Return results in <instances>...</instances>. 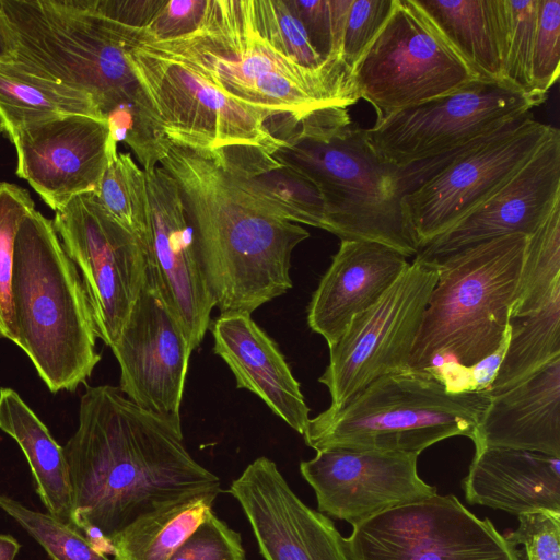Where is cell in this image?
<instances>
[{"mask_svg":"<svg viewBox=\"0 0 560 560\" xmlns=\"http://www.w3.org/2000/svg\"><path fill=\"white\" fill-rule=\"evenodd\" d=\"M144 176L148 270L194 351L210 326L214 300L176 180L162 165L144 171Z\"/></svg>","mask_w":560,"mask_h":560,"instance_id":"16","label":"cell"},{"mask_svg":"<svg viewBox=\"0 0 560 560\" xmlns=\"http://www.w3.org/2000/svg\"><path fill=\"white\" fill-rule=\"evenodd\" d=\"M527 237L509 234L434 259L438 280L409 371L422 373L445 362L472 366L500 346L511 326Z\"/></svg>","mask_w":560,"mask_h":560,"instance_id":"6","label":"cell"},{"mask_svg":"<svg viewBox=\"0 0 560 560\" xmlns=\"http://www.w3.org/2000/svg\"><path fill=\"white\" fill-rule=\"evenodd\" d=\"M560 284V203L527 237L520 282L511 307V322L544 305Z\"/></svg>","mask_w":560,"mask_h":560,"instance_id":"31","label":"cell"},{"mask_svg":"<svg viewBox=\"0 0 560 560\" xmlns=\"http://www.w3.org/2000/svg\"><path fill=\"white\" fill-rule=\"evenodd\" d=\"M63 448L71 520L112 538L159 504L221 490L184 443L180 415L147 410L112 385L86 386L79 424Z\"/></svg>","mask_w":560,"mask_h":560,"instance_id":"1","label":"cell"},{"mask_svg":"<svg viewBox=\"0 0 560 560\" xmlns=\"http://www.w3.org/2000/svg\"><path fill=\"white\" fill-rule=\"evenodd\" d=\"M3 130H4V128H3V124H2V120H1V118H0V133H1Z\"/></svg>","mask_w":560,"mask_h":560,"instance_id":"48","label":"cell"},{"mask_svg":"<svg viewBox=\"0 0 560 560\" xmlns=\"http://www.w3.org/2000/svg\"><path fill=\"white\" fill-rule=\"evenodd\" d=\"M220 492L178 497L140 515L112 538L115 560H167L212 511Z\"/></svg>","mask_w":560,"mask_h":560,"instance_id":"28","label":"cell"},{"mask_svg":"<svg viewBox=\"0 0 560 560\" xmlns=\"http://www.w3.org/2000/svg\"><path fill=\"white\" fill-rule=\"evenodd\" d=\"M466 501L514 515L560 513V457L502 447L476 450L462 480Z\"/></svg>","mask_w":560,"mask_h":560,"instance_id":"25","label":"cell"},{"mask_svg":"<svg viewBox=\"0 0 560 560\" xmlns=\"http://www.w3.org/2000/svg\"><path fill=\"white\" fill-rule=\"evenodd\" d=\"M213 351L247 389L290 428L303 435L310 420L300 383L277 343L250 314L219 315L212 326Z\"/></svg>","mask_w":560,"mask_h":560,"instance_id":"23","label":"cell"},{"mask_svg":"<svg viewBox=\"0 0 560 560\" xmlns=\"http://www.w3.org/2000/svg\"><path fill=\"white\" fill-rule=\"evenodd\" d=\"M510 335L511 326L505 332L500 346L491 354L483 358L475 365L468 366L472 392L487 393L492 385L506 351Z\"/></svg>","mask_w":560,"mask_h":560,"instance_id":"44","label":"cell"},{"mask_svg":"<svg viewBox=\"0 0 560 560\" xmlns=\"http://www.w3.org/2000/svg\"><path fill=\"white\" fill-rule=\"evenodd\" d=\"M52 225L81 276L97 338L110 348L144 285L145 247L104 209L94 191L57 210Z\"/></svg>","mask_w":560,"mask_h":560,"instance_id":"14","label":"cell"},{"mask_svg":"<svg viewBox=\"0 0 560 560\" xmlns=\"http://www.w3.org/2000/svg\"><path fill=\"white\" fill-rule=\"evenodd\" d=\"M515 320L489 395L509 389L560 357V284L541 307Z\"/></svg>","mask_w":560,"mask_h":560,"instance_id":"30","label":"cell"},{"mask_svg":"<svg viewBox=\"0 0 560 560\" xmlns=\"http://www.w3.org/2000/svg\"><path fill=\"white\" fill-rule=\"evenodd\" d=\"M477 78L413 0L393 10L351 72L359 98L377 118L450 94Z\"/></svg>","mask_w":560,"mask_h":560,"instance_id":"11","label":"cell"},{"mask_svg":"<svg viewBox=\"0 0 560 560\" xmlns=\"http://www.w3.org/2000/svg\"><path fill=\"white\" fill-rule=\"evenodd\" d=\"M33 209L34 201L27 190L0 183V338L15 342L11 281L14 242L21 220Z\"/></svg>","mask_w":560,"mask_h":560,"instance_id":"36","label":"cell"},{"mask_svg":"<svg viewBox=\"0 0 560 560\" xmlns=\"http://www.w3.org/2000/svg\"><path fill=\"white\" fill-rule=\"evenodd\" d=\"M16 175L55 212L73 197L96 191L118 152L106 120L72 114L19 127L10 135Z\"/></svg>","mask_w":560,"mask_h":560,"instance_id":"18","label":"cell"},{"mask_svg":"<svg viewBox=\"0 0 560 560\" xmlns=\"http://www.w3.org/2000/svg\"><path fill=\"white\" fill-rule=\"evenodd\" d=\"M518 526L505 538L523 546L525 560H560V513L540 510L517 515Z\"/></svg>","mask_w":560,"mask_h":560,"instance_id":"41","label":"cell"},{"mask_svg":"<svg viewBox=\"0 0 560 560\" xmlns=\"http://www.w3.org/2000/svg\"><path fill=\"white\" fill-rule=\"evenodd\" d=\"M544 101L504 82L476 79L376 120L365 133L384 163L412 164L413 177L425 182Z\"/></svg>","mask_w":560,"mask_h":560,"instance_id":"9","label":"cell"},{"mask_svg":"<svg viewBox=\"0 0 560 560\" xmlns=\"http://www.w3.org/2000/svg\"><path fill=\"white\" fill-rule=\"evenodd\" d=\"M0 429L21 447L48 514L73 527L71 486L63 448L18 392L0 388Z\"/></svg>","mask_w":560,"mask_h":560,"instance_id":"27","label":"cell"},{"mask_svg":"<svg viewBox=\"0 0 560 560\" xmlns=\"http://www.w3.org/2000/svg\"><path fill=\"white\" fill-rule=\"evenodd\" d=\"M14 44L10 30L0 8V62L10 61L13 58Z\"/></svg>","mask_w":560,"mask_h":560,"instance_id":"46","label":"cell"},{"mask_svg":"<svg viewBox=\"0 0 560 560\" xmlns=\"http://www.w3.org/2000/svg\"><path fill=\"white\" fill-rule=\"evenodd\" d=\"M489 394L450 393L411 371L381 376L341 407L310 418L304 442L328 448L420 454L452 436L475 438Z\"/></svg>","mask_w":560,"mask_h":560,"instance_id":"7","label":"cell"},{"mask_svg":"<svg viewBox=\"0 0 560 560\" xmlns=\"http://www.w3.org/2000/svg\"><path fill=\"white\" fill-rule=\"evenodd\" d=\"M560 0H539L532 57L533 94L545 98L559 78Z\"/></svg>","mask_w":560,"mask_h":560,"instance_id":"37","label":"cell"},{"mask_svg":"<svg viewBox=\"0 0 560 560\" xmlns=\"http://www.w3.org/2000/svg\"><path fill=\"white\" fill-rule=\"evenodd\" d=\"M142 44L187 63L232 98L276 114L281 138L359 100L350 73L308 70L278 52L257 28L252 0H209L194 33Z\"/></svg>","mask_w":560,"mask_h":560,"instance_id":"4","label":"cell"},{"mask_svg":"<svg viewBox=\"0 0 560 560\" xmlns=\"http://www.w3.org/2000/svg\"><path fill=\"white\" fill-rule=\"evenodd\" d=\"M256 26L282 56L313 71L351 72L339 61H326L312 46L305 28L284 0H252Z\"/></svg>","mask_w":560,"mask_h":560,"instance_id":"33","label":"cell"},{"mask_svg":"<svg viewBox=\"0 0 560 560\" xmlns=\"http://www.w3.org/2000/svg\"><path fill=\"white\" fill-rule=\"evenodd\" d=\"M167 560H245L241 535L213 510Z\"/></svg>","mask_w":560,"mask_h":560,"instance_id":"38","label":"cell"},{"mask_svg":"<svg viewBox=\"0 0 560 560\" xmlns=\"http://www.w3.org/2000/svg\"><path fill=\"white\" fill-rule=\"evenodd\" d=\"M418 454L328 448L300 464L318 511L352 526L390 508L431 497L436 488L417 470Z\"/></svg>","mask_w":560,"mask_h":560,"instance_id":"17","label":"cell"},{"mask_svg":"<svg viewBox=\"0 0 560 560\" xmlns=\"http://www.w3.org/2000/svg\"><path fill=\"white\" fill-rule=\"evenodd\" d=\"M351 560H521L489 518H479L453 494L407 502L353 526Z\"/></svg>","mask_w":560,"mask_h":560,"instance_id":"13","label":"cell"},{"mask_svg":"<svg viewBox=\"0 0 560 560\" xmlns=\"http://www.w3.org/2000/svg\"><path fill=\"white\" fill-rule=\"evenodd\" d=\"M394 1L352 0L340 52V59L350 72L387 21Z\"/></svg>","mask_w":560,"mask_h":560,"instance_id":"39","label":"cell"},{"mask_svg":"<svg viewBox=\"0 0 560 560\" xmlns=\"http://www.w3.org/2000/svg\"><path fill=\"white\" fill-rule=\"evenodd\" d=\"M21 546L11 535L0 534V560H14Z\"/></svg>","mask_w":560,"mask_h":560,"instance_id":"47","label":"cell"},{"mask_svg":"<svg viewBox=\"0 0 560 560\" xmlns=\"http://www.w3.org/2000/svg\"><path fill=\"white\" fill-rule=\"evenodd\" d=\"M560 457V357L506 390L489 395L472 440Z\"/></svg>","mask_w":560,"mask_h":560,"instance_id":"24","label":"cell"},{"mask_svg":"<svg viewBox=\"0 0 560 560\" xmlns=\"http://www.w3.org/2000/svg\"><path fill=\"white\" fill-rule=\"evenodd\" d=\"M104 209L145 247L147 194L144 171L130 153L117 152L107 164L96 191Z\"/></svg>","mask_w":560,"mask_h":560,"instance_id":"32","label":"cell"},{"mask_svg":"<svg viewBox=\"0 0 560 560\" xmlns=\"http://www.w3.org/2000/svg\"><path fill=\"white\" fill-rule=\"evenodd\" d=\"M160 165L178 185L220 315H252L293 287L291 256L310 237L304 228L273 213L210 154L172 144Z\"/></svg>","mask_w":560,"mask_h":560,"instance_id":"2","label":"cell"},{"mask_svg":"<svg viewBox=\"0 0 560 560\" xmlns=\"http://www.w3.org/2000/svg\"><path fill=\"white\" fill-rule=\"evenodd\" d=\"M110 349L127 398L147 410L179 415L192 350L148 268L141 293Z\"/></svg>","mask_w":560,"mask_h":560,"instance_id":"19","label":"cell"},{"mask_svg":"<svg viewBox=\"0 0 560 560\" xmlns=\"http://www.w3.org/2000/svg\"><path fill=\"white\" fill-rule=\"evenodd\" d=\"M409 261L397 249L364 240H341L307 307L308 327L328 348L358 314L376 303Z\"/></svg>","mask_w":560,"mask_h":560,"instance_id":"22","label":"cell"},{"mask_svg":"<svg viewBox=\"0 0 560 560\" xmlns=\"http://www.w3.org/2000/svg\"><path fill=\"white\" fill-rule=\"evenodd\" d=\"M352 0H329L331 15L332 58L341 61V44ZM342 62V61H341Z\"/></svg>","mask_w":560,"mask_h":560,"instance_id":"45","label":"cell"},{"mask_svg":"<svg viewBox=\"0 0 560 560\" xmlns=\"http://www.w3.org/2000/svg\"><path fill=\"white\" fill-rule=\"evenodd\" d=\"M503 1L505 19L503 80L515 89L536 96L532 89V57L539 0Z\"/></svg>","mask_w":560,"mask_h":560,"instance_id":"35","label":"cell"},{"mask_svg":"<svg viewBox=\"0 0 560 560\" xmlns=\"http://www.w3.org/2000/svg\"><path fill=\"white\" fill-rule=\"evenodd\" d=\"M560 203V132L550 133L534 155L493 195L416 256L440 259L509 234L529 236Z\"/></svg>","mask_w":560,"mask_h":560,"instance_id":"21","label":"cell"},{"mask_svg":"<svg viewBox=\"0 0 560 560\" xmlns=\"http://www.w3.org/2000/svg\"><path fill=\"white\" fill-rule=\"evenodd\" d=\"M436 280V260L415 256L384 295L353 317L329 347V362L318 378L330 394L329 408L341 407L381 376L409 371L410 354Z\"/></svg>","mask_w":560,"mask_h":560,"instance_id":"12","label":"cell"},{"mask_svg":"<svg viewBox=\"0 0 560 560\" xmlns=\"http://www.w3.org/2000/svg\"><path fill=\"white\" fill-rule=\"evenodd\" d=\"M553 129L527 113L405 195V212L419 248L493 195L534 155Z\"/></svg>","mask_w":560,"mask_h":560,"instance_id":"15","label":"cell"},{"mask_svg":"<svg viewBox=\"0 0 560 560\" xmlns=\"http://www.w3.org/2000/svg\"><path fill=\"white\" fill-rule=\"evenodd\" d=\"M11 300L14 343L51 393L74 392L101 361L96 328L77 266L35 209L16 232Z\"/></svg>","mask_w":560,"mask_h":560,"instance_id":"5","label":"cell"},{"mask_svg":"<svg viewBox=\"0 0 560 560\" xmlns=\"http://www.w3.org/2000/svg\"><path fill=\"white\" fill-rule=\"evenodd\" d=\"M284 1L303 24L310 42L317 54L326 61H338L332 58L329 0Z\"/></svg>","mask_w":560,"mask_h":560,"instance_id":"43","label":"cell"},{"mask_svg":"<svg viewBox=\"0 0 560 560\" xmlns=\"http://www.w3.org/2000/svg\"><path fill=\"white\" fill-rule=\"evenodd\" d=\"M72 114L104 119L86 93L12 60L0 62V118L9 136L19 127Z\"/></svg>","mask_w":560,"mask_h":560,"instance_id":"29","label":"cell"},{"mask_svg":"<svg viewBox=\"0 0 560 560\" xmlns=\"http://www.w3.org/2000/svg\"><path fill=\"white\" fill-rule=\"evenodd\" d=\"M413 2L478 80L504 82L503 0Z\"/></svg>","mask_w":560,"mask_h":560,"instance_id":"26","label":"cell"},{"mask_svg":"<svg viewBox=\"0 0 560 560\" xmlns=\"http://www.w3.org/2000/svg\"><path fill=\"white\" fill-rule=\"evenodd\" d=\"M273 156L317 187L328 232L341 240L378 242L407 258L417 255L419 245L402 199L364 128L351 121L324 133L299 137Z\"/></svg>","mask_w":560,"mask_h":560,"instance_id":"8","label":"cell"},{"mask_svg":"<svg viewBox=\"0 0 560 560\" xmlns=\"http://www.w3.org/2000/svg\"><path fill=\"white\" fill-rule=\"evenodd\" d=\"M228 491L241 504L265 560H351L332 521L306 505L270 458L252 462Z\"/></svg>","mask_w":560,"mask_h":560,"instance_id":"20","label":"cell"},{"mask_svg":"<svg viewBox=\"0 0 560 560\" xmlns=\"http://www.w3.org/2000/svg\"><path fill=\"white\" fill-rule=\"evenodd\" d=\"M208 7L209 0H164L135 40L162 43L189 35L202 24Z\"/></svg>","mask_w":560,"mask_h":560,"instance_id":"40","label":"cell"},{"mask_svg":"<svg viewBox=\"0 0 560 560\" xmlns=\"http://www.w3.org/2000/svg\"><path fill=\"white\" fill-rule=\"evenodd\" d=\"M14 44L12 61L82 91L144 171L160 164L172 142L127 58L137 31L80 9L74 0H0Z\"/></svg>","mask_w":560,"mask_h":560,"instance_id":"3","label":"cell"},{"mask_svg":"<svg viewBox=\"0 0 560 560\" xmlns=\"http://www.w3.org/2000/svg\"><path fill=\"white\" fill-rule=\"evenodd\" d=\"M0 509L28 533L51 560H109L97 552L77 528L48 513L34 511L4 494H0Z\"/></svg>","mask_w":560,"mask_h":560,"instance_id":"34","label":"cell"},{"mask_svg":"<svg viewBox=\"0 0 560 560\" xmlns=\"http://www.w3.org/2000/svg\"><path fill=\"white\" fill-rule=\"evenodd\" d=\"M74 2L86 12L140 32L164 0H74Z\"/></svg>","mask_w":560,"mask_h":560,"instance_id":"42","label":"cell"},{"mask_svg":"<svg viewBox=\"0 0 560 560\" xmlns=\"http://www.w3.org/2000/svg\"><path fill=\"white\" fill-rule=\"evenodd\" d=\"M127 58L173 144L203 154L241 147L275 153L287 144L276 138L282 129L276 114L232 98L187 63L136 42L135 35Z\"/></svg>","mask_w":560,"mask_h":560,"instance_id":"10","label":"cell"}]
</instances>
